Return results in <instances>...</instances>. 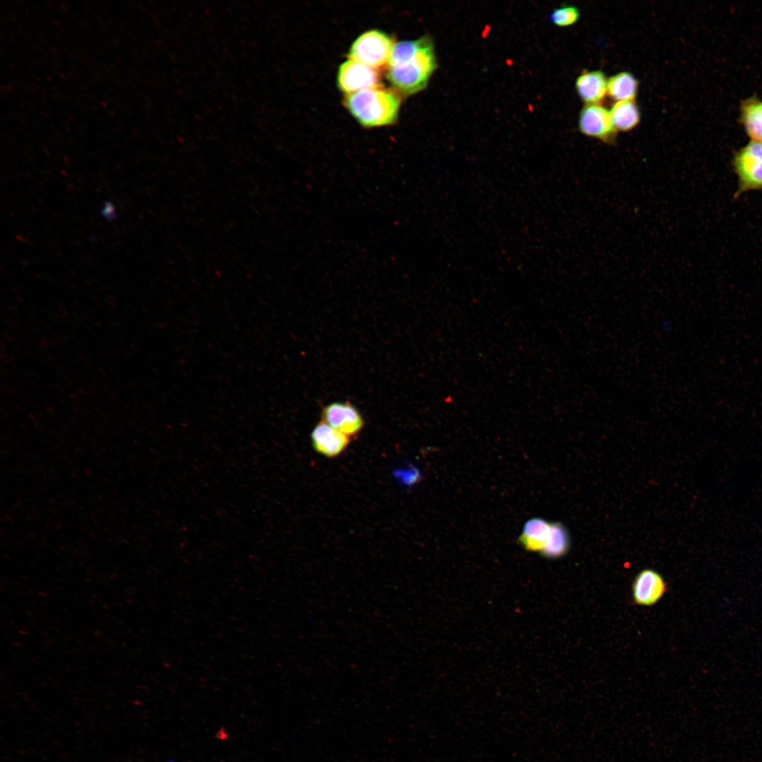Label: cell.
<instances>
[{"instance_id": "1", "label": "cell", "mask_w": 762, "mask_h": 762, "mask_svg": "<svg viewBox=\"0 0 762 762\" xmlns=\"http://www.w3.org/2000/svg\"><path fill=\"white\" fill-rule=\"evenodd\" d=\"M437 66L434 42L426 35L394 43L386 78L399 94L411 95L427 87Z\"/></svg>"}, {"instance_id": "2", "label": "cell", "mask_w": 762, "mask_h": 762, "mask_svg": "<svg viewBox=\"0 0 762 762\" xmlns=\"http://www.w3.org/2000/svg\"><path fill=\"white\" fill-rule=\"evenodd\" d=\"M401 102L398 92L381 86L345 95L344 99L346 109L365 127L394 124Z\"/></svg>"}, {"instance_id": "3", "label": "cell", "mask_w": 762, "mask_h": 762, "mask_svg": "<svg viewBox=\"0 0 762 762\" xmlns=\"http://www.w3.org/2000/svg\"><path fill=\"white\" fill-rule=\"evenodd\" d=\"M394 44V39L388 33L377 29L369 30L352 42L348 56L377 69L387 65Z\"/></svg>"}, {"instance_id": "4", "label": "cell", "mask_w": 762, "mask_h": 762, "mask_svg": "<svg viewBox=\"0 0 762 762\" xmlns=\"http://www.w3.org/2000/svg\"><path fill=\"white\" fill-rule=\"evenodd\" d=\"M732 165L737 178L734 197L750 190L762 191V143L751 140L735 152Z\"/></svg>"}, {"instance_id": "5", "label": "cell", "mask_w": 762, "mask_h": 762, "mask_svg": "<svg viewBox=\"0 0 762 762\" xmlns=\"http://www.w3.org/2000/svg\"><path fill=\"white\" fill-rule=\"evenodd\" d=\"M380 75L377 68L349 59L339 67L337 84L345 95L380 86Z\"/></svg>"}, {"instance_id": "6", "label": "cell", "mask_w": 762, "mask_h": 762, "mask_svg": "<svg viewBox=\"0 0 762 762\" xmlns=\"http://www.w3.org/2000/svg\"><path fill=\"white\" fill-rule=\"evenodd\" d=\"M578 126L581 133L607 144H614L617 131L610 111L600 104H585L579 113Z\"/></svg>"}, {"instance_id": "7", "label": "cell", "mask_w": 762, "mask_h": 762, "mask_svg": "<svg viewBox=\"0 0 762 762\" xmlns=\"http://www.w3.org/2000/svg\"><path fill=\"white\" fill-rule=\"evenodd\" d=\"M324 422L350 437L358 435L364 426V420L359 411L349 402H332L322 411Z\"/></svg>"}, {"instance_id": "8", "label": "cell", "mask_w": 762, "mask_h": 762, "mask_svg": "<svg viewBox=\"0 0 762 762\" xmlns=\"http://www.w3.org/2000/svg\"><path fill=\"white\" fill-rule=\"evenodd\" d=\"M310 439L314 449L328 458L339 456L350 442L349 436L334 429L323 421L315 426L311 432Z\"/></svg>"}, {"instance_id": "9", "label": "cell", "mask_w": 762, "mask_h": 762, "mask_svg": "<svg viewBox=\"0 0 762 762\" xmlns=\"http://www.w3.org/2000/svg\"><path fill=\"white\" fill-rule=\"evenodd\" d=\"M666 591L661 575L653 569H644L636 576L632 584V596L640 605L651 606L658 602Z\"/></svg>"}, {"instance_id": "10", "label": "cell", "mask_w": 762, "mask_h": 762, "mask_svg": "<svg viewBox=\"0 0 762 762\" xmlns=\"http://www.w3.org/2000/svg\"><path fill=\"white\" fill-rule=\"evenodd\" d=\"M607 78L600 70L584 71L576 78L577 95L586 104H600L607 95Z\"/></svg>"}, {"instance_id": "11", "label": "cell", "mask_w": 762, "mask_h": 762, "mask_svg": "<svg viewBox=\"0 0 762 762\" xmlns=\"http://www.w3.org/2000/svg\"><path fill=\"white\" fill-rule=\"evenodd\" d=\"M550 526L542 518L530 519L523 527L519 542L527 550L540 552L548 542Z\"/></svg>"}, {"instance_id": "12", "label": "cell", "mask_w": 762, "mask_h": 762, "mask_svg": "<svg viewBox=\"0 0 762 762\" xmlns=\"http://www.w3.org/2000/svg\"><path fill=\"white\" fill-rule=\"evenodd\" d=\"M639 88L636 78L627 71H622L607 79V95L616 102L634 101Z\"/></svg>"}, {"instance_id": "13", "label": "cell", "mask_w": 762, "mask_h": 762, "mask_svg": "<svg viewBox=\"0 0 762 762\" xmlns=\"http://www.w3.org/2000/svg\"><path fill=\"white\" fill-rule=\"evenodd\" d=\"M614 127L618 131H629L636 128L641 120V112L634 101H619L610 110Z\"/></svg>"}, {"instance_id": "14", "label": "cell", "mask_w": 762, "mask_h": 762, "mask_svg": "<svg viewBox=\"0 0 762 762\" xmlns=\"http://www.w3.org/2000/svg\"><path fill=\"white\" fill-rule=\"evenodd\" d=\"M741 119L752 140L762 143V101L746 99L741 106Z\"/></svg>"}, {"instance_id": "15", "label": "cell", "mask_w": 762, "mask_h": 762, "mask_svg": "<svg viewBox=\"0 0 762 762\" xmlns=\"http://www.w3.org/2000/svg\"><path fill=\"white\" fill-rule=\"evenodd\" d=\"M569 547V536L567 530L561 523H552L550 535L544 549L540 552L543 556L549 559H555L563 556Z\"/></svg>"}, {"instance_id": "16", "label": "cell", "mask_w": 762, "mask_h": 762, "mask_svg": "<svg viewBox=\"0 0 762 762\" xmlns=\"http://www.w3.org/2000/svg\"><path fill=\"white\" fill-rule=\"evenodd\" d=\"M549 18L554 25L559 27H567L579 20L580 11L576 6L564 4L555 8Z\"/></svg>"}, {"instance_id": "17", "label": "cell", "mask_w": 762, "mask_h": 762, "mask_svg": "<svg viewBox=\"0 0 762 762\" xmlns=\"http://www.w3.org/2000/svg\"><path fill=\"white\" fill-rule=\"evenodd\" d=\"M660 329L662 334H665V336L669 334L672 330V325L670 321L667 319L662 320L660 324Z\"/></svg>"}]
</instances>
